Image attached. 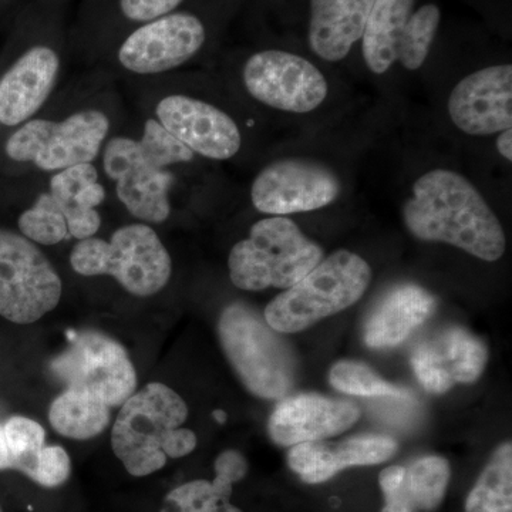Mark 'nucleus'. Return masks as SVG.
I'll use <instances>...</instances> for the list:
<instances>
[{
	"mask_svg": "<svg viewBox=\"0 0 512 512\" xmlns=\"http://www.w3.org/2000/svg\"><path fill=\"white\" fill-rule=\"evenodd\" d=\"M372 269L355 252L340 249L322 259L298 284L265 308L264 318L279 333H298L355 305L369 288Z\"/></svg>",
	"mask_w": 512,
	"mask_h": 512,
	"instance_id": "20e7f679",
	"label": "nucleus"
},
{
	"mask_svg": "<svg viewBox=\"0 0 512 512\" xmlns=\"http://www.w3.org/2000/svg\"><path fill=\"white\" fill-rule=\"evenodd\" d=\"M397 441L386 436H363L342 443L296 444L288 454V464L302 481L308 484L325 483L349 467L375 466L396 454Z\"/></svg>",
	"mask_w": 512,
	"mask_h": 512,
	"instance_id": "a211bd4d",
	"label": "nucleus"
},
{
	"mask_svg": "<svg viewBox=\"0 0 512 512\" xmlns=\"http://www.w3.org/2000/svg\"><path fill=\"white\" fill-rule=\"evenodd\" d=\"M156 116L161 126L194 154L224 161L241 150L238 124L207 101L173 94L158 101Z\"/></svg>",
	"mask_w": 512,
	"mask_h": 512,
	"instance_id": "2eb2a0df",
	"label": "nucleus"
},
{
	"mask_svg": "<svg viewBox=\"0 0 512 512\" xmlns=\"http://www.w3.org/2000/svg\"><path fill=\"white\" fill-rule=\"evenodd\" d=\"M106 198V190L100 183L87 184L82 190L74 195L73 202L79 207L96 210Z\"/></svg>",
	"mask_w": 512,
	"mask_h": 512,
	"instance_id": "4c0bfd02",
	"label": "nucleus"
},
{
	"mask_svg": "<svg viewBox=\"0 0 512 512\" xmlns=\"http://www.w3.org/2000/svg\"><path fill=\"white\" fill-rule=\"evenodd\" d=\"M466 512H512V446L501 444L488 461L473 490Z\"/></svg>",
	"mask_w": 512,
	"mask_h": 512,
	"instance_id": "393cba45",
	"label": "nucleus"
},
{
	"mask_svg": "<svg viewBox=\"0 0 512 512\" xmlns=\"http://www.w3.org/2000/svg\"><path fill=\"white\" fill-rule=\"evenodd\" d=\"M70 265L83 276H111L134 296H153L168 284L173 262L150 225H124L110 241L87 238L74 245Z\"/></svg>",
	"mask_w": 512,
	"mask_h": 512,
	"instance_id": "39448f33",
	"label": "nucleus"
},
{
	"mask_svg": "<svg viewBox=\"0 0 512 512\" xmlns=\"http://www.w3.org/2000/svg\"><path fill=\"white\" fill-rule=\"evenodd\" d=\"M322 259V247L291 218L274 215L252 225L249 237L231 249L229 278L242 291L289 289Z\"/></svg>",
	"mask_w": 512,
	"mask_h": 512,
	"instance_id": "7ed1b4c3",
	"label": "nucleus"
},
{
	"mask_svg": "<svg viewBox=\"0 0 512 512\" xmlns=\"http://www.w3.org/2000/svg\"><path fill=\"white\" fill-rule=\"evenodd\" d=\"M215 478L212 484L222 491L232 494L234 484L244 480L248 473L247 458L237 450H227L215 460Z\"/></svg>",
	"mask_w": 512,
	"mask_h": 512,
	"instance_id": "f704fd0d",
	"label": "nucleus"
},
{
	"mask_svg": "<svg viewBox=\"0 0 512 512\" xmlns=\"http://www.w3.org/2000/svg\"><path fill=\"white\" fill-rule=\"evenodd\" d=\"M62 279L35 242L0 228V316L29 325L62 299Z\"/></svg>",
	"mask_w": 512,
	"mask_h": 512,
	"instance_id": "6e6552de",
	"label": "nucleus"
},
{
	"mask_svg": "<svg viewBox=\"0 0 512 512\" xmlns=\"http://www.w3.org/2000/svg\"><path fill=\"white\" fill-rule=\"evenodd\" d=\"M204 25L191 13L174 12L134 30L119 50L128 72L158 74L173 70L197 55L204 46Z\"/></svg>",
	"mask_w": 512,
	"mask_h": 512,
	"instance_id": "ddd939ff",
	"label": "nucleus"
},
{
	"mask_svg": "<svg viewBox=\"0 0 512 512\" xmlns=\"http://www.w3.org/2000/svg\"><path fill=\"white\" fill-rule=\"evenodd\" d=\"M212 416H214L215 420L221 424H224L225 420H227V414H225L224 410H215V412L212 413Z\"/></svg>",
	"mask_w": 512,
	"mask_h": 512,
	"instance_id": "79ce46f5",
	"label": "nucleus"
},
{
	"mask_svg": "<svg viewBox=\"0 0 512 512\" xmlns=\"http://www.w3.org/2000/svg\"><path fill=\"white\" fill-rule=\"evenodd\" d=\"M448 116L468 136L487 137L512 127V66L497 64L468 74L451 90Z\"/></svg>",
	"mask_w": 512,
	"mask_h": 512,
	"instance_id": "4468645a",
	"label": "nucleus"
},
{
	"mask_svg": "<svg viewBox=\"0 0 512 512\" xmlns=\"http://www.w3.org/2000/svg\"><path fill=\"white\" fill-rule=\"evenodd\" d=\"M60 59L55 50L35 46L23 53L0 79V124L26 123L52 93Z\"/></svg>",
	"mask_w": 512,
	"mask_h": 512,
	"instance_id": "f3484780",
	"label": "nucleus"
},
{
	"mask_svg": "<svg viewBox=\"0 0 512 512\" xmlns=\"http://www.w3.org/2000/svg\"><path fill=\"white\" fill-rule=\"evenodd\" d=\"M440 20V8L433 3L414 10L410 28L404 37L397 59L404 69L414 72L426 62L430 47L439 32Z\"/></svg>",
	"mask_w": 512,
	"mask_h": 512,
	"instance_id": "c756f323",
	"label": "nucleus"
},
{
	"mask_svg": "<svg viewBox=\"0 0 512 512\" xmlns=\"http://www.w3.org/2000/svg\"><path fill=\"white\" fill-rule=\"evenodd\" d=\"M417 0H376L362 36L367 69L384 74L399 59Z\"/></svg>",
	"mask_w": 512,
	"mask_h": 512,
	"instance_id": "412c9836",
	"label": "nucleus"
},
{
	"mask_svg": "<svg viewBox=\"0 0 512 512\" xmlns=\"http://www.w3.org/2000/svg\"><path fill=\"white\" fill-rule=\"evenodd\" d=\"M104 173L116 183L117 197L133 217L161 224L171 214L170 192L174 175L160 168L141 153L138 141L114 137L103 153Z\"/></svg>",
	"mask_w": 512,
	"mask_h": 512,
	"instance_id": "f8f14e48",
	"label": "nucleus"
},
{
	"mask_svg": "<svg viewBox=\"0 0 512 512\" xmlns=\"http://www.w3.org/2000/svg\"><path fill=\"white\" fill-rule=\"evenodd\" d=\"M436 308V299L419 286H400L380 302L365 326L369 348H393L426 322Z\"/></svg>",
	"mask_w": 512,
	"mask_h": 512,
	"instance_id": "aec40b11",
	"label": "nucleus"
},
{
	"mask_svg": "<svg viewBox=\"0 0 512 512\" xmlns=\"http://www.w3.org/2000/svg\"><path fill=\"white\" fill-rule=\"evenodd\" d=\"M110 419L111 407L82 390L66 389L50 404V424L67 439L90 440L100 436Z\"/></svg>",
	"mask_w": 512,
	"mask_h": 512,
	"instance_id": "4be33fe9",
	"label": "nucleus"
},
{
	"mask_svg": "<svg viewBox=\"0 0 512 512\" xmlns=\"http://www.w3.org/2000/svg\"><path fill=\"white\" fill-rule=\"evenodd\" d=\"M384 498H386V505H384L382 512H419L410 501L404 484L399 490L384 494Z\"/></svg>",
	"mask_w": 512,
	"mask_h": 512,
	"instance_id": "58836bf2",
	"label": "nucleus"
},
{
	"mask_svg": "<svg viewBox=\"0 0 512 512\" xmlns=\"http://www.w3.org/2000/svg\"><path fill=\"white\" fill-rule=\"evenodd\" d=\"M410 234L420 241L444 242L487 262L504 255L503 225L481 192L456 171L436 168L413 184L403 207Z\"/></svg>",
	"mask_w": 512,
	"mask_h": 512,
	"instance_id": "f257e3e1",
	"label": "nucleus"
},
{
	"mask_svg": "<svg viewBox=\"0 0 512 512\" xmlns=\"http://www.w3.org/2000/svg\"><path fill=\"white\" fill-rule=\"evenodd\" d=\"M0 512H3V511H2V508H0Z\"/></svg>",
	"mask_w": 512,
	"mask_h": 512,
	"instance_id": "37998d69",
	"label": "nucleus"
},
{
	"mask_svg": "<svg viewBox=\"0 0 512 512\" xmlns=\"http://www.w3.org/2000/svg\"><path fill=\"white\" fill-rule=\"evenodd\" d=\"M110 121L99 110L74 113L63 121H26L6 143V154L42 171H62L93 163L109 134Z\"/></svg>",
	"mask_w": 512,
	"mask_h": 512,
	"instance_id": "0eeeda50",
	"label": "nucleus"
},
{
	"mask_svg": "<svg viewBox=\"0 0 512 512\" xmlns=\"http://www.w3.org/2000/svg\"><path fill=\"white\" fill-rule=\"evenodd\" d=\"M50 372L67 389L82 390L111 407H119L137 390V372L120 342L100 332H83L62 355L50 362Z\"/></svg>",
	"mask_w": 512,
	"mask_h": 512,
	"instance_id": "1a4fd4ad",
	"label": "nucleus"
},
{
	"mask_svg": "<svg viewBox=\"0 0 512 512\" xmlns=\"http://www.w3.org/2000/svg\"><path fill=\"white\" fill-rule=\"evenodd\" d=\"M188 417L183 397L163 383L136 390L121 404L111 431V447L128 474L146 477L167 464L165 441Z\"/></svg>",
	"mask_w": 512,
	"mask_h": 512,
	"instance_id": "423d86ee",
	"label": "nucleus"
},
{
	"mask_svg": "<svg viewBox=\"0 0 512 512\" xmlns=\"http://www.w3.org/2000/svg\"><path fill=\"white\" fill-rule=\"evenodd\" d=\"M183 0H120L123 15L133 22H151L173 13Z\"/></svg>",
	"mask_w": 512,
	"mask_h": 512,
	"instance_id": "c9c22d12",
	"label": "nucleus"
},
{
	"mask_svg": "<svg viewBox=\"0 0 512 512\" xmlns=\"http://www.w3.org/2000/svg\"><path fill=\"white\" fill-rule=\"evenodd\" d=\"M46 431L37 421L13 416L0 423V470H16L35 480Z\"/></svg>",
	"mask_w": 512,
	"mask_h": 512,
	"instance_id": "b1692460",
	"label": "nucleus"
},
{
	"mask_svg": "<svg viewBox=\"0 0 512 512\" xmlns=\"http://www.w3.org/2000/svg\"><path fill=\"white\" fill-rule=\"evenodd\" d=\"M404 477H406V468L402 466L384 468L379 476V484L382 487L383 494L399 490L404 484Z\"/></svg>",
	"mask_w": 512,
	"mask_h": 512,
	"instance_id": "ea45409f",
	"label": "nucleus"
},
{
	"mask_svg": "<svg viewBox=\"0 0 512 512\" xmlns=\"http://www.w3.org/2000/svg\"><path fill=\"white\" fill-rule=\"evenodd\" d=\"M18 225L23 237L46 247L59 244L69 235L66 218L50 192L37 197L35 204L20 215Z\"/></svg>",
	"mask_w": 512,
	"mask_h": 512,
	"instance_id": "cd10ccee",
	"label": "nucleus"
},
{
	"mask_svg": "<svg viewBox=\"0 0 512 512\" xmlns=\"http://www.w3.org/2000/svg\"><path fill=\"white\" fill-rule=\"evenodd\" d=\"M197 447V436L190 429H175L165 441L164 454L167 458L188 456Z\"/></svg>",
	"mask_w": 512,
	"mask_h": 512,
	"instance_id": "e433bc0d",
	"label": "nucleus"
},
{
	"mask_svg": "<svg viewBox=\"0 0 512 512\" xmlns=\"http://www.w3.org/2000/svg\"><path fill=\"white\" fill-rule=\"evenodd\" d=\"M254 308L237 302L218 320L222 350L241 382L261 399H284L296 382L291 346Z\"/></svg>",
	"mask_w": 512,
	"mask_h": 512,
	"instance_id": "f03ea898",
	"label": "nucleus"
},
{
	"mask_svg": "<svg viewBox=\"0 0 512 512\" xmlns=\"http://www.w3.org/2000/svg\"><path fill=\"white\" fill-rule=\"evenodd\" d=\"M497 138V150L507 161H512V128L501 131Z\"/></svg>",
	"mask_w": 512,
	"mask_h": 512,
	"instance_id": "a19ab883",
	"label": "nucleus"
},
{
	"mask_svg": "<svg viewBox=\"0 0 512 512\" xmlns=\"http://www.w3.org/2000/svg\"><path fill=\"white\" fill-rule=\"evenodd\" d=\"M138 146L143 156L160 168L190 163L194 160V153L190 148L185 147L173 134L168 133L157 119L146 121L143 137L138 140Z\"/></svg>",
	"mask_w": 512,
	"mask_h": 512,
	"instance_id": "7c9ffc66",
	"label": "nucleus"
},
{
	"mask_svg": "<svg viewBox=\"0 0 512 512\" xmlns=\"http://www.w3.org/2000/svg\"><path fill=\"white\" fill-rule=\"evenodd\" d=\"M360 409L348 400L316 393L284 397L268 421L269 436L278 446L322 441L355 426Z\"/></svg>",
	"mask_w": 512,
	"mask_h": 512,
	"instance_id": "dca6fc26",
	"label": "nucleus"
},
{
	"mask_svg": "<svg viewBox=\"0 0 512 512\" xmlns=\"http://www.w3.org/2000/svg\"><path fill=\"white\" fill-rule=\"evenodd\" d=\"M450 476V463L439 456L419 458L406 468L404 487L417 511L431 512L439 508Z\"/></svg>",
	"mask_w": 512,
	"mask_h": 512,
	"instance_id": "a878e982",
	"label": "nucleus"
},
{
	"mask_svg": "<svg viewBox=\"0 0 512 512\" xmlns=\"http://www.w3.org/2000/svg\"><path fill=\"white\" fill-rule=\"evenodd\" d=\"M414 375L424 390L433 394L446 393L454 386L446 370L439 365L429 343H423L412 355Z\"/></svg>",
	"mask_w": 512,
	"mask_h": 512,
	"instance_id": "473e14b6",
	"label": "nucleus"
},
{
	"mask_svg": "<svg viewBox=\"0 0 512 512\" xmlns=\"http://www.w3.org/2000/svg\"><path fill=\"white\" fill-rule=\"evenodd\" d=\"M453 383H473L483 375L488 352L483 340L463 328H450L429 343Z\"/></svg>",
	"mask_w": 512,
	"mask_h": 512,
	"instance_id": "5701e85b",
	"label": "nucleus"
},
{
	"mask_svg": "<svg viewBox=\"0 0 512 512\" xmlns=\"http://www.w3.org/2000/svg\"><path fill=\"white\" fill-rule=\"evenodd\" d=\"M242 79L255 100L286 113H311L329 93L328 80L315 64L284 50H264L249 57Z\"/></svg>",
	"mask_w": 512,
	"mask_h": 512,
	"instance_id": "9d476101",
	"label": "nucleus"
},
{
	"mask_svg": "<svg viewBox=\"0 0 512 512\" xmlns=\"http://www.w3.org/2000/svg\"><path fill=\"white\" fill-rule=\"evenodd\" d=\"M99 173L92 163L73 165L57 171L50 180V194L62 205L74 204L73 198L87 184L97 183Z\"/></svg>",
	"mask_w": 512,
	"mask_h": 512,
	"instance_id": "2f4dec72",
	"label": "nucleus"
},
{
	"mask_svg": "<svg viewBox=\"0 0 512 512\" xmlns=\"http://www.w3.org/2000/svg\"><path fill=\"white\" fill-rule=\"evenodd\" d=\"M70 473H72V461L69 453L60 446H45L33 481L42 487L55 488L66 483Z\"/></svg>",
	"mask_w": 512,
	"mask_h": 512,
	"instance_id": "72a5a7b5",
	"label": "nucleus"
},
{
	"mask_svg": "<svg viewBox=\"0 0 512 512\" xmlns=\"http://www.w3.org/2000/svg\"><path fill=\"white\" fill-rule=\"evenodd\" d=\"M340 191V178L328 165L308 158H282L256 175L251 200L262 214L285 217L328 207Z\"/></svg>",
	"mask_w": 512,
	"mask_h": 512,
	"instance_id": "9b49d317",
	"label": "nucleus"
},
{
	"mask_svg": "<svg viewBox=\"0 0 512 512\" xmlns=\"http://www.w3.org/2000/svg\"><path fill=\"white\" fill-rule=\"evenodd\" d=\"M376 0H311L309 46L316 56L335 63L348 57L362 39Z\"/></svg>",
	"mask_w": 512,
	"mask_h": 512,
	"instance_id": "6ab92c4d",
	"label": "nucleus"
},
{
	"mask_svg": "<svg viewBox=\"0 0 512 512\" xmlns=\"http://www.w3.org/2000/svg\"><path fill=\"white\" fill-rule=\"evenodd\" d=\"M231 495L212 481H190L165 495L160 512H244L229 503Z\"/></svg>",
	"mask_w": 512,
	"mask_h": 512,
	"instance_id": "c85d7f7f",
	"label": "nucleus"
},
{
	"mask_svg": "<svg viewBox=\"0 0 512 512\" xmlns=\"http://www.w3.org/2000/svg\"><path fill=\"white\" fill-rule=\"evenodd\" d=\"M329 382L339 392L360 397H389L410 399L412 392L382 379L365 363L340 360L329 373Z\"/></svg>",
	"mask_w": 512,
	"mask_h": 512,
	"instance_id": "bb28decb",
	"label": "nucleus"
}]
</instances>
